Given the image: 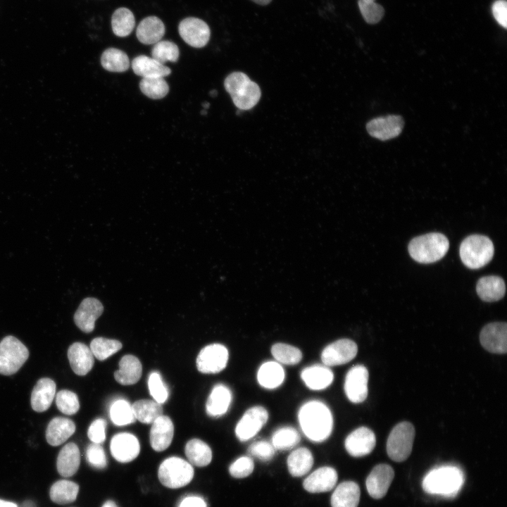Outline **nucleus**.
I'll use <instances>...</instances> for the list:
<instances>
[{"mask_svg":"<svg viewBox=\"0 0 507 507\" xmlns=\"http://www.w3.org/2000/svg\"><path fill=\"white\" fill-rule=\"evenodd\" d=\"M494 18L497 23L506 28L507 27V2L506 0H496L492 6Z\"/></svg>","mask_w":507,"mask_h":507,"instance_id":"54","label":"nucleus"},{"mask_svg":"<svg viewBox=\"0 0 507 507\" xmlns=\"http://www.w3.org/2000/svg\"><path fill=\"white\" fill-rule=\"evenodd\" d=\"M178 507H207V505L201 497L192 496L182 500Z\"/></svg>","mask_w":507,"mask_h":507,"instance_id":"55","label":"nucleus"},{"mask_svg":"<svg viewBox=\"0 0 507 507\" xmlns=\"http://www.w3.org/2000/svg\"><path fill=\"white\" fill-rule=\"evenodd\" d=\"M106 421L103 418L94 420L89 425L87 436L89 439L96 444H101L106 439Z\"/></svg>","mask_w":507,"mask_h":507,"instance_id":"52","label":"nucleus"},{"mask_svg":"<svg viewBox=\"0 0 507 507\" xmlns=\"http://www.w3.org/2000/svg\"><path fill=\"white\" fill-rule=\"evenodd\" d=\"M298 420L304 435L313 442L328 439L333 430V417L323 402L312 400L303 403L298 413Z\"/></svg>","mask_w":507,"mask_h":507,"instance_id":"1","label":"nucleus"},{"mask_svg":"<svg viewBox=\"0 0 507 507\" xmlns=\"http://www.w3.org/2000/svg\"><path fill=\"white\" fill-rule=\"evenodd\" d=\"M476 291L482 301L493 302L504 296L506 285L503 280L499 276H485L478 280Z\"/></svg>","mask_w":507,"mask_h":507,"instance_id":"31","label":"nucleus"},{"mask_svg":"<svg viewBox=\"0 0 507 507\" xmlns=\"http://www.w3.org/2000/svg\"><path fill=\"white\" fill-rule=\"evenodd\" d=\"M110 449L113 457L120 463H128L139 453L140 445L137 438L130 433H118L111 441Z\"/></svg>","mask_w":507,"mask_h":507,"instance_id":"17","label":"nucleus"},{"mask_svg":"<svg viewBox=\"0 0 507 507\" xmlns=\"http://www.w3.org/2000/svg\"><path fill=\"white\" fill-rule=\"evenodd\" d=\"M135 25L132 12L124 7L116 9L111 17V26L113 33L118 37H126L133 30Z\"/></svg>","mask_w":507,"mask_h":507,"instance_id":"39","label":"nucleus"},{"mask_svg":"<svg viewBox=\"0 0 507 507\" xmlns=\"http://www.w3.org/2000/svg\"><path fill=\"white\" fill-rule=\"evenodd\" d=\"M403 125L404 121L401 116L389 115L370 120L366 125V130L373 137L386 141L399 136Z\"/></svg>","mask_w":507,"mask_h":507,"instance_id":"13","label":"nucleus"},{"mask_svg":"<svg viewBox=\"0 0 507 507\" xmlns=\"http://www.w3.org/2000/svg\"><path fill=\"white\" fill-rule=\"evenodd\" d=\"M268 412L261 406H253L244 413L235 427L236 437L240 442L253 438L268 420Z\"/></svg>","mask_w":507,"mask_h":507,"instance_id":"9","label":"nucleus"},{"mask_svg":"<svg viewBox=\"0 0 507 507\" xmlns=\"http://www.w3.org/2000/svg\"><path fill=\"white\" fill-rule=\"evenodd\" d=\"M56 404L61 413L68 415L75 414L80 409L77 394L67 389L61 390L56 394Z\"/></svg>","mask_w":507,"mask_h":507,"instance_id":"46","label":"nucleus"},{"mask_svg":"<svg viewBox=\"0 0 507 507\" xmlns=\"http://www.w3.org/2000/svg\"><path fill=\"white\" fill-rule=\"evenodd\" d=\"M142 373V366L139 360L134 356L125 355L119 362V369L114 373L115 380L122 385H131L137 383Z\"/></svg>","mask_w":507,"mask_h":507,"instance_id":"26","label":"nucleus"},{"mask_svg":"<svg viewBox=\"0 0 507 507\" xmlns=\"http://www.w3.org/2000/svg\"><path fill=\"white\" fill-rule=\"evenodd\" d=\"M158 476L163 485L177 489L188 484L194 476V468L189 462L179 457H170L159 466Z\"/></svg>","mask_w":507,"mask_h":507,"instance_id":"5","label":"nucleus"},{"mask_svg":"<svg viewBox=\"0 0 507 507\" xmlns=\"http://www.w3.org/2000/svg\"><path fill=\"white\" fill-rule=\"evenodd\" d=\"M229 353L220 344H211L204 347L196 358V368L204 374H215L223 370L227 365Z\"/></svg>","mask_w":507,"mask_h":507,"instance_id":"8","label":"nucleus"},{"mask_svg":"<svg viewBox=\"0 0 507 507\" xmlns=\"http://www.w3.org/2000/svg\"><path fill=\"white\" fill-rule=\"evenodd\" d=\"M210 94L211 96H215L217 94V92L215 90H213Z\"/></svg>","mask_w":507,"mask_h":507,"instance_id":"60","label":"nucleus"},{"mask_svg":"<svg viewBox=\"0 0 507 507\" xmlns=\"http://www.w3.org/2000/svg\"><path fill=\"white\" fill-rule=\"evenodd\" d=\"M103 311L104 306L97 299L86 298L82 300L75 313V323L82 332H92L94 329L95 321Z\"/></svg>","mask_w":507,"mask_h":507,"instance_id":"18","label":"nucleus"},{"mask_svg":"<svg viewBox=\"0 0 507 507\" xmlns=\"http://www.w3.org/2000/svg\"><path fill=\"white\" fill-rule=\"evenodd\" d=\"M80 463V453L73 442L65 444L60 451L56 461L58 473L64 477L73 476L77 471Z\"/></svg>","mask_w":507,"mask_h":507,"instance_id":"28","label":"nucleus"},{"mask_svg":"<svg viewBox=\"0 0 507 507\" xmlns=\"http://www.w3.org/2000/svg\"><path fill=\"white\" fill-rule=\"evenodd\" d=\"M132 68L142 78L164 77L171 73L168 66L145 55L135 57L132 61Z\"/></svg>","mask_w":507,"mask_h":507,"instance_id":"27","label":"nucleus"},{"mask_svg":"<svg viewBox=\"0 0 507 507\" xmlns=\"http://www.w3.org/2000/svg\"><path fill=\"white\" fill-rule=\"evenodd\" d=\"M0 507H18L15 503L0 499Z\"/></svg>","mask_w":507,"mask_h":507,"instance_id":"56","label":"nucleus"},{"mask_svg":"<svg viewBox=\"0 0 507 507\" xmlns=\"http://www.w3.org/2000/svg\"><path fill=\"white\" fill-rule=\"evenodd\" d=\"M206 111H201V114H202V115H205V114H206Z\"/></svg>","mask_w":507,"mask_h":507,"instance_id":"62","label":"nucleus"},{"mask_svg":"<svg viewBox=\"0 0 507 507\" xmlns=\"http://www.w3.org/2000/svg\"><path fill=\"white\" fill-rule=\"evenodd\" d=\"M249 80H251L245 73L234 72L230 74L225 78L224 82L225 88L227 92L232 95Z\"/></svg>","mask_w":507,"mask_h":507,"instance_id":"53","label":"nucleus"},{"mask_svg":"<svg viewBox=\"0 0 507 507\" xmlns=\"http://www.w3.org/2000/svg\"><path fill=\"white\" fill-rule=\"evenodd\" d=\"M79 486L74 482L62 480L54 483L49 491L50 499L58 504H67L75 501Z\"/></svg>","mask_w":507,"mask_h":507,"instance_id":"36","label":"nucleus"},{"mask_svg":"<svg viewBox=\"0 0 507 507\" xmlns=\"http://www.w3.org/2000/svg\"><path fill=\"white\" fill-rule=\"evenodd\" d=\"M203 106H204V107L205 108H207L209 106V104L206 103V104H204Z\"/></svg>","mask_w":507,"mask_h":507,"instance_id":"61","label":"nucleus"},{"mask_svg":"<svg viewBox=\"0 0 507 507\" xmlns=\"http://www.w3.org/2000/svg\"><path fill=\"white\" fill-rule=\"evenodd\" d=\"M178 31L187 44L196 48L206 46L211 36L210 28L206 23L194 17L182 20L179 24Z\"/></svg>","mask_w":507,"mask_h":507,"instance_id":"12","label":"nucleus"},{"mask_svg":"<svg viewBox=\"0 0 507 507\" xmlns=\"http://www.w3.org/2000/svg\"><path fill=\"white\" fill-rule=\"evenodd\" d=\"M29 357L27 348L16 337L6 336L0 342V374L17 373Z\"/></svg>","mask_w":507,"mask_h":507,"instance_id":"6","label":"nucleus"},{"mask_svg":"<svg viewBox=\"0 0 507 507\" xmlns=\"http://www.w3.org/2000/svg\"><path fill=\"white\" fill-rule=\"evenodd\" d=\"M394 477V472L390 465L387 464L375 465L365 481L369 495L375 499L384 497L390 487Z\"/></svg>","mask_w":507,"mask_h":507,"instance_id":"16","label":"nucleus"},{"mask_svg":"<svg viewBox=\"0 0 507 507\" xmlns=\"http://www.w3.org/2000/svg\"><path fill=\"white\" fill-rule=\"evenodd\" d=\"M148 386L151 396L154 401L163 403L168 397V392L158 373H151L149 377Z\"/></svg>","mask_w":507,"mask_h":507,"instance_id":"48","label":"nucleus"},{"mask_svg":"<svg viewBox=\"0 0 507 507\" xmlns=\"http://www.w3.org/2000/svg\"><path fill=\"white\" fill-rule=\"evenodd\" d=\"M247 451L250 456L264 462L272 460L275 454V449L273 444L264 440L254 442Z\"/></svg>","mask_w":507,"mask_h":507,"instance_id":"49","label":"nucleus"},{"mask_svg":"<svg viewBox=\"0 0 507 507\" xmlns=\"http://www.w3.org/2000/svg\"><path fill=\"white\" fill-rule=\"evenodd\" d=\"M285 373L280 363L267 361L263 363L257 373L258 384L263 388L273 389L279 387L284 382Z\"/></svg>","mask_w":507,"mask_h":507,"instance_id":"32","label":"nucleus"},{"mask_svg":"<svg viewBox=\"0 0 507 507\" xmlns=\"http://www.w3.org/2000/svg\"><path fill=\"white\" fill-rule=\"evenodd\" d=\"M230 96L238 108L248 110L253 108L259 101L261 90L256 82L250 80Z\"/></svg>","mask_w":507,"mask_h":507,"instance_id":"35","label":"nucleus"},{"mask_svg":"<svg viewBox=\"0 0 507 507\" xmlns=\"http://www.w3.org/2000/svg\"><path fill=\"white\" fill-rule=\"evenodd\" d=\"M358 5L363 19L368 24H376L384 16V8L375 1L358 0Z\"/></svg>","mask_w":507,"mask_h":507,"instance_id":"47","label":"nucleus"},{"mask_svg":"<svg viewBox=\"0 0 507 507\" xmlns=\"http://www.w3.org/2000/svg\"><path fill=\"white\" fill-rule=\"evenodd\" d=\"M337 479V472L333 468L324 466L310 474L303 480V487L311 493L326 492L334 487Z\"/></svg>","mask_w":507,"mask_h":507,"instance_id":"19","label":"nucleus"},{"mask_svg":"<svg viewBox=\"0 0 507 507\" xmlns=\"http://www.w3.org/2000/svg\"><path fill=\"white\" fill-rule=\"evenodd\" d=\"M122 346V343L118 340L96 337L92 340L89 349L96 358L104 361L118 352Z\"/></svg>","mask_w":507,"mask_h":507,"instance_id":"42","label":"nucleus"},{"mask_svg":"<svg viewBox=\"0 0 507 507\" xmlns=\"http://www.w3.org/2000/svg\"><path fill=\"white\" fill-rule=\"evenodd\" d=\"M463 263L470 269H478L492 258L494 247L491 239L484 235L472 234L461 242L459 249Z\"/></svg>","mask_w":507,"mask_h":507,"instance_id":"4","label":"nucleus"},{"mask_svg":"<svg viewBox=\"0 0 507 507\" xmlns=\"http://www.w3.org/2000/svg\"><path fill=\"white\" fill-rule=\"evenodd\" d=\"M449 248V242L442 233L431 232L413 238L408 250L410 256L420 263H432L442 258Z\"/></svg>","mask_w":507,"mask_h":507,"instance_id":"3","label":"nucleus"},{"mask_svg":"<svg viewBox=\"0 0 507 507\" xmlns=\"http://www.w3.org/2000/svg\"><path fill=\"white\" fill-rule=\"evenodd\" d=\"M287 464L288 470L293 477H301L311 469L313 457L308 449L299 447L290 453Z\"/></svg>","mask_w":507,"mask_h":507,"instance_id":"33","label":"nucleus"},{"mask_svg":"<svg viewBox=\"0 0 507 507\" xmlns=\"http://www.w3.org/2000/svg\"><path fill=\"white\" fill-rule=\"evenodd\" d=\"M232 401L230 389L223 384L212 389L206 403V413L211 417H220L227 413Z\"/></svg>","mask_w":507,"mask_h":507,"instance_id":"25","label":"nucleus"},{"mask_svg":"<svg viewBox=\"0 0 507 507\" xmlns=\"http://www.w3.org/2000/svg\"><path fill=\"white\" fill-rule=\"evenodd\" d=\"M101 63L104 69L110 72L122 73L130 67L127 55L115 48L106 49L101 57Z\"/></svg>","mask_w":507,"mask_h":507,"instance_id":"38","label":"nucleus"},{"mask_svg":"<svg viewBox=\"0 0 507 507\" xmlns=\"http://www.w3.org/2000/svg\"><path fill=\"white\" fill-rule=\"evenodd\" d=\"M75 431L74 422L66 418H54L48 424L46 430V439L54 446L64 443Z\"/></svg>","mask_w":507,"mask_h":507,"instance_id":"24","label":"nucleus"},{"mask_svg":"<svg viewBox=\"0 0 507 507\" xmlns=\"http://www.w3.org/2000/svg\"><path fill=\"white\" fill-rule=\"evenodd\" d=\"M361 496L360 488L353 481L340 483L332 494V507H357Z\"/></svg>","mask_w":507,"mask_h":507,"instance_id":"29","label":"nucleus"},{"mask_svg":"<svg viewBox=\"0 0 507 507\" xmlns=\"http://www.w3.org/2000/svg\"><path fill=\"white\" fill-rule=\"evenodd\" d=\"M271 353L277 363L287 365L298 364L303 357L299 349L284 343L273 344L271 347Z\"/></svg>","mask_w":507,"mask_h":507,"instance_id":"41","label":"nucleus"},{"mask_svg":"<svg viewBox=\"0 0 507 507\" xmlns=\"http://www.w3.org/2000/svg\"><path fill=\"white\" fill-rule=\"evenodd\" d=\"M301 378L310 389L323 390L332 383L334 374L328 366L315 364L303 368Z\"/></svg>","mask_w":507,"mask_h":507,"instance_id":"23","label":"nucleus"},{"mask_svg":"<svg viewBox=\"0 0 507 507\" xmlns=\"http://www.w3.org/2000/svg\"><path fill=\"white\" fill-rule=\"evenodd\" d=\"M179 55L178 46L168 40L158 42L151 49L152 58L162 64L168 61L176 62Z\"/></svg>","mask_w":507,"mask_h":507,"instance_id":"45","label":"nucleus"},{"mask_svg":"<svg viewBox=\"0 0 507 507\" xmlns=\"http://www.w3.org/2000/svg\"><path fill=\"white\" fill-rule=\"evenodd\" d=\"M132 408L136 420L144 424H152L163 415L161 404L154 400H138L132 405Z\"/></svg>","mask_w":507,"mask_h":507,"instance_id":"37","label":"nucleus"},{"mask_svg":"<svg viewBox=\"0 0 507 507\" xmlns=\"http://www.w3.org/2000/svg\"><path fill=\"white\" fill-rule=\"evenodd\" d=\"M368 371L363 365L351 367L347 372L344 381V392L348 399L359 403L368 396Z\"/></svg>","mask_w":507,"mask_h":507,"instance_id":"10","label":"nucleus"},{"mask_svg":"<svg viewBox=\"0 0 507 507\" xmlns=\"http://www.w3.org/2000/svg\"><path fill=\"white\" fill-rule=\"evenodd\" d=\"M101 507H118V506L113 501H107L103 504Z\"/></svg>","mask_w":507,"mask_h":507,"instance_id":"58","label":"nucleus"},{"mask_svg":"<svg viewBox=\"0 0 507 507\" xmlns=\"http://www.w3.org/2000/svg\"><path fill=\"white\" fill-rule=\"evenodd\" d=\"M254 469L251 458L242 456L234 461L229 468L230 474L235 478H244L250 475Z\"/></svg>","mask_w":507,"mask_h":507,"instance_id":"51","label":"nucleus"},{"mask_svg":"<svg viewBox=\"0 0 507 507\" xmlns=\"http://www.w3.org/2000/svg\"><path fill=\"white\" fill-rule=\"evenodd\" d=\"M86 458L88 463L96 469H104L107 465L105 451L100 444H90L86 450Z\"/></svg>","mask_w":507,"mask_h":507,"instance_id":"50","label":"nucleus"},{"mask_svg":"<svg viewBox=\"0 0 507 507\" xmlns=\"http://www.w3.org/2000/svg\"><path fill=\"white\" fill-rule=\"evenodd\" d=\"M21 507H36V506L32 501H25Z\"/></svg>","mask_w":507,"mask_h":507,"instance_id":"59","label":"nucleus"},{"mask_svg":"<svg viewBox=\"0 0 507 507\" xmlns=\"http://www.w3.org/2000/svg\"><path fill=\"white\" fill-rule=\"evenodd\" d=\"M300 440L301 436L294 427L285 426L275 431L271 444L275 450L287 451L294 448Z\"/></svg>","mask_w":507,"mask_h":507,"instance_id":"40","label":"nucleus"},{"mask_svg":"<svg viewBox=\"0 0 507 507\" xmlns=\"http://www.w3.org/2000/svg\"><path fill=\"white\" fill-rule=\"evenodd\" d=\"M141 92L153 99H160L167 95L169 87L163 77L142 78L139 82Z\"/></svg>","mask_w":507,"mask_h":507,"instance_id":"44","label":"nucleus"},{"mask_svg":"<svg viewBox=\"0 0 507 507\" xmlns=\"http://www.w3.org/2000/svg\"><path fill=\"white\" fill-rule=\"evenodd\" d=\"M415 437L414 426L409 422L397 424L391 431L387 441V453L396 461L402 462L410 456Z\"/></svg>","mask_w":507,"mask_h":507,"instance_id":"7","label":"nucleus"},{"mask_svg":"<svg viewBox=\"0 0 507 507\" xmlns=\"http://www.w3.org/2000/svg\"><path fill=\"white\" fill-rule=\"evenodd\" d=\"M165 34V25L156 16L144 18L137 28V37L144 44H155Z\"/></svg>","mask_w":507,"mask_h":507,"instance_id":"30","label":"nucleus"},{"mask_svg":"<svg viewBox=\"0 0 507 507\" xmlns=\"http://www.w3.org/2000/svg\"><path fill=\"white\" fill-rule=\"evenodd\" d=\"M174 434V426L171 419L166 415H161L152 423L149 441L152 449L162 451L170 445Z\"/></svg>","mask_w":507,"mask_h":507,"instance_id":"20","label":"nucleus"},{"mask_svg":"<svg viewBox=\"0 0 507 507\" xmlns=\"http://www.w3.org/2000/svg\"><path fill=\"white\" fill-rule=\"evenodd\" d=\"M110 417L112 422L118 426L133 423L136 420L132 405L124 399L113 402L110 408Z\"/></svg>","mask_w":507,"mask_h":507,"instance_id":"43","label":"nucleus"},{"mask_svg":"<svg viewBox=\"0 0 507 507\" xmlns=\"http://www.w3.org/2000/svg\"><path fill=\"white\" fill-rule=\"evenodd\" d=\"M480 340L482 346L493 353L507 351V325L495 322L485 325L481 330Z\"/></svg>","mask_w":507,"mask_h":507,"instance_id":"14","label":"nucleus"},{"mask_svg":"<svg viewBox=\"0 0 507 507\" xmlns=\"http://www.w3.org/2000/svg\"><path fill=\"white\" fill-rule=\"evenodd\" d=\"M56 386L55 382L48 377L39 379L31 394L32 408L38 413L48 410L55 397Z\"/></svg>","mask_w":507,"mask_h":507,"instance_id":"22","label":"nucleus"},{"mask_svg":"<svg viewBox=\"0 0 507 507\" xmlns=\"http://www.w3.org/2000/svg\"><path fill=\"white\" fill-rule=\"evenodd\" d=\"M251 1L257 4L262 5V6L268 5V4H270L272 1V0H251Z\"/></svg>","mask_w":507,"mask_h":507,"instance_id":"57","label":"nucleus"},{"mask_svg":"<svg viewBox=\"0 0 507 507\" xmlns=\"http://www.w3.org/2000/svg\"><path fill=\"white\" fill-rule=\"evenodd\" d=\"M464 482L463 471L452 465L441 466L430 470L423 478V489L430 494L455 496Z\"/></svg>","mask_w":507,"mask_h":507,"instance_id":"2","label":"nucleus"},{"mask_svg":"<svg viewBox=\"0 0 507 507\" xmlns=\"http://www.w3.org/2000/svg\"><path fill=\"white\" fill-rule=\"evenodd\" d=\"M68 358L73 371L80 376L87 375L94 363L90 349L82 342H75L69 346Z\"/></svg>","mask_w":507,"mask_h":507,"instance_id":"21","label":"nucleus"},{"mask_svg":"<svg viewBox=\"0 0 507 507\" xmlns=\"http://www.w3.org/2000/svg\"><path fill=\"white\" fill-rule=\"evenodd\" d=\"M184 450L189 463L195 466H206L212 460V451L210 446L199 439H192L188 441Z\"/></svg>","mask_w":507,"mask_h":507,"instance_id":"34","label":"nucleus"},{"mask_svg":"<svg viewBox=\"0 0 507 507\" xmlns=\"http://www.w3.org/2000/svg\"><path fill=\"white\" fill-rule=\"evenodd\" d=\"M376 444L374 432L366 427L351 432L346 438L344 446L351 456L363 457L372 452Z\"/></svg>","mask_w":507,"mask_h":507,"instance_id":"15","label":"nucleus"},{"mask_svg":"<svg viewBox=\"0 0 507 507\" xmlns=\"http://www.w3.org/2000/svg\"><path fill=\"white\" fill-rule=\"evenodd\" d=\"M358 352V346L349 339H338L324 348L321 361L326 366L346 364L353 360Z\"/></svg>","mask_w":507,"mask_h":507,"instance_id":"11","label":"nucleus"}]
</instances>
